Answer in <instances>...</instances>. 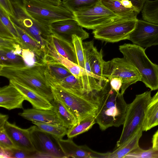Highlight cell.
Wrapping results in <instances>:
<instances>
[{"label":"cell","mask_w":158,"mask_h":158,"mask_svg":"<svg viewBox=\"0 0 158 158\" xmlns=\"http://www.w3.org/2000/svg\"><path fill=\"white\" fill-rule=\"evenodd\" d=\"M45 68L43 61H37L31 66L0 64V75L37 92L51 102L54 97Z\"/></svg>","instance_id":"obj_1"},{"label":"cell","mask_w":158,"mask_h":158,"mask_svg":"<svg viewBox=\"0 0 158 158\" xmlns=\"http://www.w3.org/2000/svg\"><path fill=\"white\" fill-rule=\"evenodd\" d=\"M108 83L102 91L98 110L95 117L100 129L118 127L123 124L128 104L123 95L108 87Z\"/></svg>","instance_id":"obj_2"},{"label":"cell","mask_w":158,"mask_h":158,"mask_svg":"<svg viewBox=\"0 0 158 158\" xmlns=\"http://www.w3.org/2000/svg\"><path fill=\"white\" fill-rule=\"evenodd\" d=\"M54 98L63 102L75 114L79 123L91 117H95L102 90L79 94L69 91L58 85L51 86Z\"/></svg>","instance_id":"obj_3"},{"label":"cell","mask_w":158,"mask_h":158,"mask_svg":"<svg viewBox=\"0 0 158 158\" xmlns=\"http://www.w3.org/2000/svg\"><path fill=\"white\" fill-rule=\"evenodd\" d=\"M22 9L34 21L49 26L56 21L75 19L73 14L62 4L56 5L40 0H16Z\"/></svg>","instance_id":"obj_4"},{"label":"cell","mask_w":158,"mask_h":158,"mask_svg":"<svg viewBox=\"0 0 158 158\" xmlns=\"http://www.w3.org/2000/svg\"><path fill=\"white\" fill-rule=\"evenodd\" d=\"M146 48L133 44L119 46L123 57L136 68L141 77V81L151 91L158 89V65L153 63L146 55Z\"/></svg>","instance_id":"obj_5"},{"label":"cell","mask_w":158,"mask_h":158,"mask_svg":"<svg viewBox=\"0 0 158 158\" xmlns=\"http://www.w3.org/2000/svg\"><path fill=\"white\" fill-rule=\"evenodd\" d=\"M151 91L136 95L131 103L128 104L123 127L116 148L124 143L143 126L147 106L152 98Z\"/></svg>","instance_id":"obj_6"},{"label":"cell","mask_w":158,"mask_h":158,"mask_svg":"<svg viewBox=\"0 0 158 158\" xmlns=\"http://www.w3.org/2000/svg\"><path fill=\"white\" fill-rule=\"evenodd\" d=\"M103 74L109 81L114 77L121 78L122 84L120 93L123 95L130 85L141 80V76L136 68L124 57L105 61Z\"/></svg>","instance_id":"obj_7"},{"label":"cell","mask_w":158,"mask_h":158,"mask_svg":"<svg viewBox=\"0 0 158 158\" xmlns=\"http://www.w3.org/2000/svg\"><path fill=\"white\" fill-rule=\"evenodd\" d=\"M137 19L118 17L93 30L94 36L96 39L110 43L128 40Z\"/></svg>","instance_id":"obj_8"},{"label":"cell","mask_w":158,"mask_h":158,"mask_svg":"<svg viewBox=\"0 0 158 158\" xmlns=\"http://www.w3.org/2000/svg\"><path fill=\"white\" fill-rule=\"evenodd\" d=\"M15 18L10 19L38 42L45 53L47 42L52 32L49 26L38 23L27 15L21 8L17 2H11Z\"/></svg>","instance_id":"obj_9"},{"label":"cell","mask_w":158,"mask_h":158,"mask_svg":"<svg viewBox=\"0 0 158 158\" xmlns=\"http://www.w3.org/2000/svg\"><path fill=\"white\" fill-rule=\"evenodd\" d=\"M73 14L75 20L82 27L93 30L122 17L108 9L100 2Z\"/></svg>","instance_id":"obj_10"},{"label":"cell","mask_w":158,"mask_h":158,"mask_svg":"<svg viewBox=\"0 0 158 158\" xmlns=\"http://www.w3.org/2000/svg\"><path fill=\"white\" fill-rule=\"evenodd\" d=\"M30 127V135L32 143L37 152L35 158H66L59 146L54 143L48 133L37 126Z\"/></svg>","instance_id":"obj_11"},{"label":"cell","mask_w":158,"mask_h":158,"mask_svg":"<svg viewBox=\"0 0 158 158\" xmlns=\"http://www.w3.org/2000/svg\"><path fill=\"white\" fill-rule=\"evenodd\" d=\"M128 40L133 44L145 48L158 45V24L138 19Z\"/></svg>","instance_id":"obj_12"},{"label":"cell","mask_w":158,"mask_h":158,"mask_svg":"<svg viewBox=\"0 0 158 158\" xmlns=\"http://www.w3.org/2000/svg\"><path fill=\"white\" fill-rule=\"evenodd\" d=\"M85 56L88 59L93 77L97 84L103 88L109 80L103 74L105 61L103 58L102 51H98L91 41L83 43Z\"/></svg>","instance_id":"obj_13"},{"label":"cell","mask_w":158,"mask_h":158,"mask_svg":"<svg viewBox=\"0 0 158 158\" xmlns=\"http://www.w3.org/2000/svg\"><path fill=\"white\" fill-rule=\"evenodd\" d=\"M4 128L16 147L29 152H37L31 140L30 127L23 129L17 126L15 123H11L7 121Z\"/></svg>","instance_id":"obj_14"},{"label":"cell","mask_w":158,"mask_h":158,"mask_svg":"<svg viewBox=\"0 0 158 158\" xmlns=\"http://www.w3.org/2000/svg\"><path fill=\"white\" fill-rule=\"evenodd\" d=\"M50 27L52 33H54L65 38L72 40V36L76 35L82 40L88 38L89 34L75 19L60 20L51 24Z\"/></svg>","instance_id":"obj_15"},{"label":"cell","mask_w":158,"mask_h":158,"mask_svg":"<svg viewBox=\"0 0 158 158\" xmlns=\"http://www.w3.org/2000/svg\"><path fill=\"white\" fill-rule=\"evenodd\" d=\"M66 158H97L98 152L94 151L86 145L79 146L73 141L72 138L55 139Z\"/></svg>","instance_id":"obj_16"},{"label":"cell","mask_w":158,"mask_h":158,"mask_svg":"<svg viewBox=\"0 0 158 158\" xmlns=\"http://www.w3.org/2000/svg\"><path fill=\"white\" fill-rule=\"evenodd\" d=\"M25 100L21 93L11 84L0 88L1 107L9 110L23 109V104Z\"/></svg>","instance_id":"obj_17"},{"label":"cell","mask_w":158,"mask_h":158,"mask_svg":"<svg viewBox=\"0 0 158 158\" xmlns=\"http://www.w3.org/2000/svg\"><path fill=\"white\" fill-rule=\"evenodd\" d=\"M68 40L62 35L52 33L47 43L60 55L78 64L74 47L72 41Z\"/></svg>","instance_id":"obj_18"},{"label":"cell","mask_w":158,"mask_h":158,"mask_svg":"<svg viewBox=\"0 0 158 158\" xmlns=\"http://www.w3.org/2000/svg\"><path fill=\"white\" fill-rule=\"evenodd\" d=\"M9 81V83L13 85L19 90L25 100L29 102L33 108L45 110L53 109L51 102L39 93L15 81Z\"/></svg>","instance_id":"obj_19"},{"label":"cell","mask_w":158,"mask_h":158,"mask_svg":"<svg viewBox=\"0 0 158 158\" xmlns=\"http://www.w3.org/2000/svg\"><path fill=\"white\" fill-rule=\"evenodd\" d=\"M18 114L27 120L63 125L53 109L45 110L35 108L24 109Z\"/></svg>","instance_id":"obj_20"},{"label":"cell","mask_w":158,"mask_h":158,"mask_svg":"<svg viewBox=\"0 0 158 158\" xmlns=\"http://www.w3.org/2000/svg\"><path fill=\"white\" fill-rule=\"evenodd\" d=\"M43 61L45 64V76L51 86L72 74L67 68L59 62L46 59H43Z\"/></svg>","instance_id":"obj_21"},{"label":"cell","mask_w":158,"mask_h":158,"mask_svg":"<svg viewBox=\"0 0 158 158\" xmlns=\"http://www.w3.org/2000/svg\"><path fill=\"white\" fill-rule=\"evenodd\" d=\"M12 23L18 33V43L21 48L30 51L34 54L38 61H42L45 54L41 45L19 26Z\"/></svg>","instance_id":"obj_22"},{"label":"cell","mask_w":158,"mask_h":158,"mask_svg":"<svg viewBox=\"0 0 158 158\" xmlns=\"http://www.w3.org/2000/svg\"><path fill=\"white\" fill-rule=\"evenodd\" d=\"M51 103L53 110L63 126L69 129L78 123V119L75 114L63 102L54 98Z\"/></svg>","instance_id":"obj_23"},{"label":"cell","mask_w":158,"mask_h":158,"mask_svg":"<svg viewBox=\"0 0 158 158\" xmlns=\"http://www.w3.org/2000/svg\"><path fill=\"white\" fill-rule=\"evenodd\" d=\"M143 128H140L132 136L112 152H107V158L124 157L132 151L139 147V140L142 135Z\"/></svg>","instance_id":"obj_24"},{"label":"cell","mask_w":158,"mask_h":158,"mask_svg":"<svg viewBox=\"0 0 158 158\" xmlns=\"http://www.w3.org/2000/svg\"><path fill=\"white\" fill-rule=\"evenodd\" d=\"M158 123V91L147 106L143 126V131H147L157 126Z\"/></svg>","instance_id":"obj_25"},{"label":"cell","mask_w":158,"mask_h":158,"mask_svg":"<svg viewBox=\"0 0 158 158\" xmlns=\"http://www.w3.org/2000/svg\"><path fill=\"white\" fill-rule=\"evenodd\" d=\"M108 9L119 16L131 19H137L139 12L137 10L124 6L120 0H100Z\"/></svg>","instance_id":"obj_26"},{"label":"cell","mask_w":158,"mask_h":158,"mask_svg":"<svg viewBox=\"0 0 158 158\" xmlns=\"http://www.w3.org/2000/svg\"><path fill=\"white\" fill-rule=\"evenodd\" d=\"M58 85L64 89L76 94L90 93L87 91L82 77L77 78L73 74L60 80L53 85Z\"/></svg>","instance_id":"obj_27"},{"label":"cell","mask_w":158,"mask_h":158,"mask_svg":"<svg viewBox=\"0 0 158 158\" xmlns=\"http://www.w3.org/2000/svg\"><path fill=\"white\" fill-rule=\"evenodd\" d=\"M40 129L51 135L55 139H62L67 135L68 129L64 126L59 124L33 121Z\"/></svg>","instance_id":"obj_28"},{"label":"cell","mask_w":158,"mask_h":158,"mask_svg":"<svg viewBox=\"0 0 158 158\" xmlns=\"http://www.w3.org/2000/svg\"><path fill=\"white\" fill-rule=\"evenodd\" d=\"M141 12L143 20L158 24V0H146Z\"/></svg>","instance_id":"obj_29"},{"label":"cell","mask_w":158,"mask_h":158,"mask_svg":"<svg viewBox=\"0 0 158 158\" xmlns=\"http://www.w3.org/2000/svg\"><path fill=\"white\" fill-rule=\"evenodd\" d=\"M0 64L18 65L25 64V60L21 54L12 50L0 48Z\"/></svg>","instance_id":"obj_30"},{"label":"cell","mask_w":158,"mask_h":158,"mask_svg":"<svg viewBox=\"0 0 158 158\" xmlns=\"http://www.w3.org/2000/svg\"><path fill=\"white\" fill-rule=\"evenodd\" d=\"M95 117H91L80 121L75 126L68 129L67 135L68 138H72L78 135L88 131L96 123Z\"/></svg>","instance_id":"obj_31"},{"label":"cell","mask_w":158,"mask_h":158,"mask_svg":"<svg viewBox=\"0 0 158 158\" xmlns=\"http://www.w3.org/2000/svg\"><path fill=\"white\" fill-rule=\"evenodd\" d=\"M100 2V0H63V5L73 14L89 8Z\"/></svg>","instance_id":"obj_32"},{"label":"cell","mask_w":158,"mask_h":158,"mask_svg":"<svg viewBox=\"0 0 158 158\" xmlns=\"http://www.w3.org/2000/svg\"><path fill=\"white\" fill-rule=\"evenodd\" d=\"M71 41L75 48L78 64L85 69V58L82 40L77 35H73L72 36Z\"/></svg>","instance_id":"obj_33"},{"label":"cell","mask_w":158,"mask_h":158,"mask_svg":"<svg viewBox=\"0 0 158 158\" xmlns=\"http://www.w3.org/2000/svg\"><path fill=\"white\" fill-rule=\"evenodd\" d=\"M126 158H158V150L152 148L144 150L140 147L132 151L126 156Z\"/></svg>","instance_id":"obj_34"},{"label":"cell","mask_w":158,"mask_h":158,"mask_svg":"<svg viewBox=\"0 0 158 158\" xmlns=\"http://www.w3.org/2000/svg\"><path fill=\"white\" fill-rule=\"evenodd\" d=\"M7 158H34L37 152H31L17 147L10 149H4Z\"/></svg>","instance_id":"obj_35"},{"label":"cell","mask_w":158,"mask_h":158,"mask_svg":"<svg viewBox=\"0 0 158 158\" xmlns=\"http://www.w3.org/2000/svg\"><path fill=\"white\" fill-rule=\"evenodd\" d=\"M0 21L10 31L18 43L19 35L8 15L0 7Z\"/></svg>","instance_id":"obj_36"},{"label":"cell","mask_w":158,"mask_h":158,"mask_svg":"<svg viewBox=\"0 0 158 158\" xmlns=\"http://www.w3.org/2000/svg\"><path fill=\"white\" fill-rule=\"evenodd\" d=\"M0 48L12 50L19 54H21L22 49L15 40L1 37H0Z\"/></svg>","instance_id":"obj_37"},{"label":"cell","mask_w":158,"mask_h":158,"mask_svg":"<svg viewBox=\"0 0 158 158\" xmlns=\"http://www.w3.org/2000/svg\"><path fill=\"white\" fill-rule=\"evenodd\" d=\"M16 147L6 133L5 128L0 130V148L10 149Z\"/></svg>","instance_id":"obj_38"},{"label":"cell","mask_w":158,"mask_h":158,"mask_svg":"<svg viewBox=\"0 0 158 158\" xmlns=\"http://www.w3.org/2000/svg\"><path fill=\"white\" fill-rule=\"evenodd\" d=\"M0 7L12 19L15 18L14 10L10 0H0Z\"/></svg>","instance_id":"obj_39"},{"label":"cell","mask_w":158,"mask_h":158,"mask_svg":"<svg viewBox=\"0 0 158 158\" xmlns=\"http://www.w3.org/2000/svg\"><path fill=\"white\" fill-rule=\"evenodd\" d=\"M109 81L111 88L117 92H119L122 84L121 78L114 77L110 79Z\"/></svg>","instance_id":"obj_40"},{"label":"cell","mask_w":158,"mask_h":158,"mask_svg":"<svg viewBox=\"0 0 158 158\" xmlns=\"http://www.w3.org/2000/svg\"><path fill=\"white\" fill-rule=\"evenodd\" d=\"M0 37L13 39L16 40L11 33L1 21H0Z\"/></svg>","instance_id":"obj_41"},{"label":"cell","mask_w":158,"mask_h":158,"mask_svg":"<svg viewBox=\"0 0 158 158\" xmlns=\"http://www.w3.org/2000/svg\"><path fill=\"white\" fill-rule=\"evenodd\" d=\"M130 1L134 6L140 12L141 11L146 0H128Z\"/></svg>","instance_id":"obj_42"},{"label":"cell","mask_w":158,"mask_h":158,"mask_svg":"<svg viewBox=\"0 0 158 158\" xmlns=\"http://www.w3.org/2000/svg\"><path fill=\"white\" fill-rule=\"evenodd\" d=\"M152 142V148L156 150H158V130L153 135Z\"/></svg>","instance_id":"obj_43"},{"label":"cell","mask_w":158,"mask_h":158,"mask_svg":"<svg viewBox=\"0 0 158 158\" xmlns=\"http://www.w3.org/2000/svg\"><path fill=\"white\" fill-rule=\"evenodd\" d=\"M9 118L8 115L6 114H0V130L4 129L6 122Z\"/></svg>","instance_id":"obj_44"},{"label":"cell","mask_w":158,"mask_h":158,"mask_svg":"<svg viewBox=\"0 0 158 158\" xmlns=\"http://www.w3.org/2000/svg\"><path fill=\"white\" fill-rule=\"evenodd\" d=\"M41 1L49 3L51 4L59 5L62 4V1L61 0H40Z\"/></svg>","instance_id":"obj_45"},{"label":"cell","mask_w":158,"mask_h":158,"mask_svg":"<svg viewBox=\"0 0 158 158\" xmlns=\"http://www.w3.org/2000/svg\"><path fill=\"white\" fill-rule=\"evenodd\" d=\"M157 125H158V123H157Z\"/></svg>","instance_id":"obj_46"}]
</instances>
